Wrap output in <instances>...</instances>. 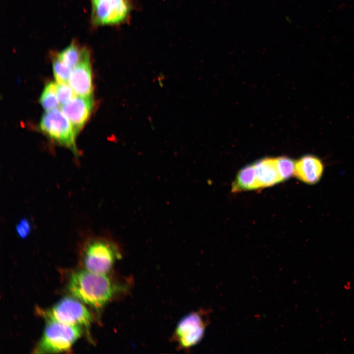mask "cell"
I'll return each mask as SVG.
<instances>
[{
	"label": "cell",
	"instance_id": "obj_1",
	"mask_svg": "<svg viewBox=\"0 0 354 354\" xmlns=\"http://www.w3.org/2000/svg\"><path fill=\"white\" fill-rule=\"evenodd\" d=\"M124 288L115 283L107 274L86 269L73 273L68 284L69 291L75 297L97 309L102 308Z\"/></svg>",
	"mask_w": 354,
	"mask_h": 354
},
{
	"label": "cell",
	"instance_id": "obj_2",
	"mask_svg": "<svg viewBox=\"0 0 354 354\" xmlns=\"http://www.w3.org/2000/svg\"><path fill=\"white\" fill-rule=\"evenodd\" d=\"M121 256L117 245L112 240L102 237L88 239L81 250L85 269L99 274H107Z\"/></svg>",
	"mask_w": 354,
	"mask_h": 354
},
{
	"label": "cell",
	"instance_id": "obj_3",
	"mask_svg": "<svg viewBox=\"0 0 354 354\" xmlns=\"http://www.w3.org/2000/svg\"><path fill=\"white\" fill-rule=\"evenodd\" d=\"M43 335L35 349L36 353H59L70 350L80 337V326L47 320Z\"/></svg>",
	"mask_w": 354,
	"mask_h": 354
},
{
	"label": "cell",
	"instance_id": "obj_4",
	"mask_svg": "<svg viewBox=\"0 0 354 354\" xmlns=\"http://www.w3.org/2000/svg\"><path fill=\"white\" fill-rule=\"evenodd\" d=\"M39 128L51 140L70 149L75 156L78 155L75 141L76 136L62 111L58 108L46 111L40 119Z\"/></svg>",
	"mask_w": 354,
	"mask_h": 354
},
{
	"label": "cell",
	"instance_id": "obj_5",
	"mask_svg": "<svg viewBox=\"0 0 354 354\" xmlns=\"http://www.w3.org/2000/svg\"><path fill=\"white\" fill-rule=\"evenodd\" d=\"M81 301L75 297H65L44 311L42 314L47 320L88 328L92 321V316Z\"/></svg>",
	"mask_w": 354,
	"mask_h": 354
},
{
	"label": "cell",
	"instance_id": "obj_6",
	"mask_svg": "<svg viewBox=\"0 0 354 354\" xmlns=\"http://www.w3.org/2000/svg\"><path fill=\"white\" fill-rule=\"evenodd\" d=\"M91 24L95 27L115 25L125 22L130 16V0H90Z\"/></svg>",
	"mask_w": 354,
	"mask_h": 354
},
{
	"label": "cell",
	"instance_id": "obj_7",
	"mask_svg": "<svg viewBox=\"0 0 354 354\" xmlns=\"http://www.w3.org/2000/svg\"><path fill=\"white\" fill-rule=\"evenodd\" d=\"M207 323L204 311L193 312L182 318L173 335L178 347L188 349L200 342L204 336Z\"/></svg>",
	"mask_w": 354,
	"mask_h": 354
},
{
	"label": "cell",
	"instance_id": "obj_8",
	"mask_svg": "<svg viewBox=\"0 0 354 354\" xmlns=\"http://www.w3.org/2000/svg\"><path fill=\"white\" fill-rule=\"evenodd\" d=\"M68 83L76 95H92L93 86L90 53L86 47L83 46L80 59L72 70Z\"/></svg>",
	"mask_w": 354,
	"mask_h": 354
},
{
	"label": "cell",
	"instance_id": "obj_9",
	"mask_svg": "<svg viewBox=\"0 0 354 354\" xmlns=\"http://www.w3.org/2000/svg\"><path fill=\"white\" fill-rule=\"evenodd\" d=\"M94 104L92 95L75 96L61 106V110L69 120L76 136L89 118Z\"/></svg>",
	"mask_w": 354,
	"mask_h": 354
},
{
	"label": "cell",
	"instance_id": "obj_10",
	"mask_svg": "<svg viewBox=\"0 0 354 354\" xmlns=\"http://www.w3.org/2000/svg\"><path fill=\"white\" fill-rule=\"evenodd\" d=\"M323 171L324 165L321 160L314 155L308 154L295 162L294 175L303 182L314 184L320 180Z\"/></svg>",
	"mask_w": 354,
	"mask_h": 354
},
{
	"label": "cell",
	"instance_id": "obj_11",
	"mask_svg": "<svg viewBox=\"0 0 354 354\" xmlns=\"http://www.w3.org/2000/svg\"><path fill=\"white\" fill-rule=\"evenodd\" d=\"M253 164L258 189L271 186L283 181L277 167L276 158H264Z\"/></svg>",
	"mask_w": 354,
	"mask_h": 354
},
{
	"label": "cell",
	"instance_id": "obj_12",
	"mask_svg": "<svg viewBox=\"0 0 354 354\" xmlns=\"http://www.w3.org/2000/svg\"><path fill=\"white\" fill-rule=\"evenodd\" d=\"M258 189L254 164L241 169L237 173L232 186L233 192Z\"/></svg>",
	"mask_w": 354,
	"mask_h": 354
},
{
	"label": "cell",
	"instance_id": "obj_13",
	"mask_svg": "<svg viewBox=\"0 0 354 354\" xmlns=\"http://www.w3.org/2000/svg\"><path fill=\"white\" fill-rule=\"evenodd\" d=\"M83 48L77 41L73 40L63 50L54 54L62 62L73 69L80 59Z\"/></svg>",
	"mask_w": 354,
	"mask_h": 354
},
{
	"label": "cell",
	"instance_id": "obj_14",
	"mask_svg": "<svg viewBox=\"0 0 354 354\" xmlns=\"http://www.w3.org/2000/svg\"><path fill=\"white\" fill-rule=\"evenodd\" d=\"M57 84L50 82L46 84L39 98V102L46 111L59 108L57 96Z\"/></svg>",
	"mask_w": 354,
	"mask_h": 354
},
{
	"label": "cell",
	"instance_id": "obj_15",
	"mask_svg": "<svg viewBox=\"0 0 354 354\" xmlns=\"http://www.w3.org/2000/svg\"><path fill=\"white\" fill-rule=\"evenodd\" d=\"M53 71L58 84L68 83L72 69L59 60L53 53L52 55Z\"/></svg>",
	"mask_w": 354,
	"mask_h": 354
},
{
	"label": "cell",
	"instance_id": "obj_16",
	"mask_svg": "<svg viewBox=\"0 0 354 354\" xmlns=\"http://www.w3.org/2000/svg\"><path fill=\"white\" fill-rule=\"evenodd\" d=\"M276 162L283 181L288 179L294 175L295 162L293 159L283 156L276 158Z\"/></svg>",
	"mask_w": 354,
	"mask_h": 354
},
{
	"label": "cell",
	"instance_id": "obj_17",
	"mask_svg": "<svg viewBox=\"0 0 354 354\" xmlns=\"http://www.w3.org/2000/svg\"><path fill=\"white\" fill-rule=\"evenodd\" d=\"M57 96L59 103L62 106L75 97L76 94L67 83L58 84Z\"/></svg>",
	"mask_w": 354,
	"mask_h": 354
},
{
	"label": "cell",
	"instance_id": "obj_18",
	"mask_svg": "<svg viewBox=\"0 0 354 354\" xmlns=\"http://www.w3.org/2000/svg\"><path fill=\"white\" fill-rule=\"evenodd\" d=\"M31 224L26 218L20 219L16 226L17 235L23 239L26 238L31 232Z\"/></svg>",
	"mask_w": 354,
	"mask_h": 354
}]
</instances>
